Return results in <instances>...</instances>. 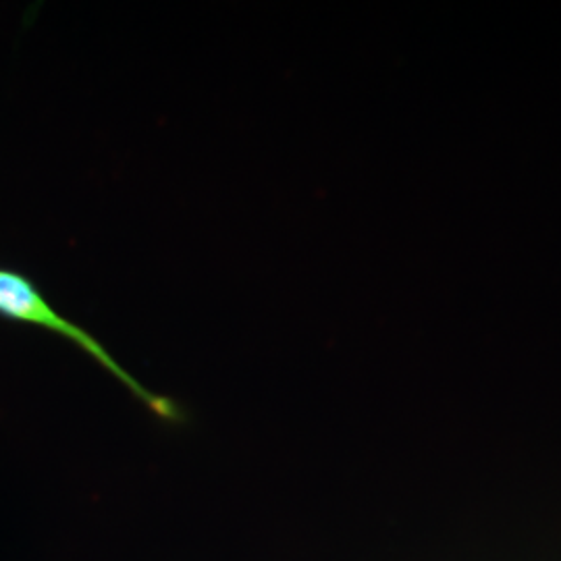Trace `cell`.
I'll return each instance as SVG.
<instances>
[{
	"label": "cell",
	"mask_w": 561,
	"mask_h": 561,
	"mask_svg": "<svg viewBox=\"0 0 561 561\" xmlns=\"http://www.w3.org/2000/svg\"><path fill=\"white\" fill-rule=\"evenodd\" d=\"M0 317L7 321L38 327L73 343L83 354H88L92 360L102 366L108 375H113L159 421L167 424H183L187 419L178 401L144 387L131 373H127L119 362L115 360V356L102 345L99 337H94L78 322L62 317L59 310L44 298L36 283L18 271L0 268Z\"/></svg>",
	"instance_id": "cell-1"
}]
</instances>
